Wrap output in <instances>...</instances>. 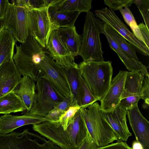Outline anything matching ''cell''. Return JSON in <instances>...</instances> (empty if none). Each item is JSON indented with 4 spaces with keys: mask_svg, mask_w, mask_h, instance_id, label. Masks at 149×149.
Returning a JSON list of instances; mask_svg holds the SVG:
<instances>
[{
    "mask_svg": "<svg viewBox=\"0 0 149 149\" xmlns=\"http://www.w3.org/2000/svg\"><path fill=\"white\" fill-rule=\"evenodd\" d=\"M32 129L62 149H78L89 134L80 109L64 125L47 121L33 125Z\"/></svg>",
    "mask_w": 149,
    "mask_h": 149,
    "instance_id": "6da1fadb",
    "label": "cell"
},
{
    "mask_svg": "<svg viewBox=\"0 0 149 149\" xmlns=\"http://www.w3.org/2000/svg\"><path fill=\"white\" fill-rule=\"evenodd\" d=\"M15 47L13 59L19 72L36 81L39 77L38 65L47 51L30 33L24 42L19 46L15 44Z\"/></svg>",
    "mask_w": 149,
    "mask_h": 149,
    "instance_id": "7a4b0ae2",
    "label": "cell"
},
{
    "mask_svg": "<svg viewBox=\"0 0 149 149\" xmlns=\"http://www.w3.org/2000/svg\"><path fill=\"white\" fill-rule=\"evenodd\" d=\"M78 65L81 76L93 95L100 101L110 86L113 74L111 61H82Z\"/></svg>",
    "mask_w": 149,
    "mask_h": 149,
    "instance_id": "3957f363",
    "label": "cell"
},
{
    "mask_svg": "<svg viewBox=\"0 0 149 149\" xmlns=\"http://www.w3.org/2000/svg\"><path fill=\"white\" fill-rule=\"evenodd\" d=\"M80 109L88 133L98 147L118 140L111 127L102 116L98 103L95 102L87 108Z\"/></svg>",
    "mask_w": 149,
    "mask_h": 149,
    "instance_id": "277c9868",
    "label": "cell"
},
{
    "mask_svg": "<svg viewBox=\"0 0 149 149\" xmlns=\"http://www.w3.org/2000/svg\"><path fill=\"white\" fill-rule=\"evenodd\" d=\"M95 18L91 11L87 13L85 16L79 54L84 62L104 61L100 38L101 33L95 22Z\"/></svg>",
    "mask_w": 149,
    "mask_h": 149,
    "instance_id": "5b68a950",
    "label": "cell"
},
{
    "mask_svg": "<svg viewBox=\"0 0 149 149\" xmlns=\"http://www.w3.org/2000/svg\"><path fill=\"white\" fill-rule=\"evenodd\" d=\"M0 149H62L46 138L26 129L22 132L0 134Z\"/></svg>",
    "mask_w": 149,
    "mask_h": 149,
    "instance_id": "8992f818",
    "label": "cell"
},
{
    "mask_svg": "<svg viewBox=\"0 0 149 149\" xmlns=\"http://www.w3.org/2000/svg\"><path fill=\"white\" fill-rule=\"evenodd\" d=\"M36 82L31 110L25 113L46 117L64 98L56 91L45 79L40 78Z\"/></svg>",
    "mask_w": 149,
    "mask_h": 149,
    "instance_id": "52a82bcc",
    "label": "cell"
},
{
    "mask_svg": "<svg viewBox=\"0 0 149 149\" xmlns=\"http://www.w3.org/2000/svg\"><path fill=\"white\" fill-rule=\"evenodd\" d=\"M3 27L11 33L16 42L23 43L30 33L29 10L9 2L3 20Z\"/></svg>",
    "mask_w": 149,
    "mask_h": 149,
    "instance_id": "ba28073f",
    "label": "cell"
},
{
    "mask_svg": "<svg viewBox=\"0 0 149 149\" xmlns=\"http://www.w3.org/2000/svg\"><path fill=\"white\" fill-rule=\"evenodd\" d=\"M39 77L46 79L56 91L63 98L71 95L68 81L62 67L46 52L45 56L38 65Z\"/></svg>",
    "mask_w": 149,
    "mask_h": 149,
    "instance_id": "9c48e42d",
    "label": "cell"
},
{
    "mask_svg": "<svg viewBox=\"0 0 149 149\" xmlns=\"http://www.w3.org/2000/svg\"><path fill=\"white\" fill-rule=\"evenodd\" d=\"M95 13V16L117 31L133 46L138 53L146 56H149V49L130 31L114 11L106 8L96 10Z\"/></svg>",
    "mask_w": 149,
    "mask_h": 149,
    "instance_id": "30bf717a",
    "label": "cell"
},
{
    "mask_svg": "<svg viewBox=\"0 0 149 149\" xmlns=\"http://www.w3.org/2000/svg\"><path fill=\"white\" fill-rule=\"evenodd\" d=\"M48 9L42 8L29 11L30 33L44 48L46 47L50 35Z\"/></svg>",
    "mask_w": 149,
    "mask_h": 149,
    "instance_id": "8fae6325",
    "label": "cell"
},
{
    "mask_svg": "<svg viewBox=\"0 0 149 149\" xmlns=\"http://www.w3.org/2000/svg\"><path fill=\"white\" fill-rule=\"evenodd\" d=\"M46 47L52 59L61 67L78 68L74 61L75 57L62 40L57 30L50 34Z\"/></svg>",
    "mask_w": 149,
    "mask_h": 149,
    "instance_id": "7c38bea8",
    "label": "cell"
},
{
    "mask_svg": "<svg viewBox=\"0 0 149 149\" xmlns=\"http://www.w3.org/2000/svg\"><path fill=\"white\" fill-rule=\"evenodd\" d=\"M127 71L120 70L111 79L110 87L105 94L100 100L101 111H111L119 105L123 91Z\"/></svg>",
    "mask_w": 149,
    "mask_h": 149,
    "instance_id": "4fadbf2b",
    "label": "cell"
},
{
    "mask_svg": "<svg viewBox=\"0 0 149 149\" xmlns=\"http://www.w3.org/2000/svg\"><path fill=\"white\" fill-rule=\"evenodd\" d=\"M126 113L136 140L143 149H149V121L142 114L138 105L126 110Z\"/></svg>",
    "mask_w": 149,
    "mask_h": 149,
    "instance_id": "5bb4252c",
    "label": "cell"
},
{
    "mask_svg": "<svg viewBox=\"0 0 149 149\" xmlns=\"http://www.w3.org/2000/svg\"><path fill=\"white\" fill-rule=\"evenodd\" d=\"M102 116L110 126L118 138L117 141L126 142L132 135L127 124L126 110L119 105L109 112L101 111Z\"/></svg>",
    "mask_w": 149,
    "mask_h": 149,
    "instance_id": "9a60e30c",
    "label": "cell"
},
{
    "mask_svg": "<svg viewBox=\"0 0 149 149\" xmlns=\"http://www.w3.org/2000/svg\"><path fill=\"white\" fill-rule=\"evenodd\" d=\"M47 121L46 117L26 113L21 116L4 114L0 116V134H8L23 126L38 124Z\"/></svg>",
    "mask_w": 149,
    "mask_h": 149,
    "instance_id": "2e32d148",
    "label": "cell"
},
{
    "mask_svg": "<svg viewBox=\"0 0 149 149\" xmlns=\"http://www.w3.org/2000/svg\"><path fill=\"white\" fill-rule=\"evenodd\" d=\"M13 58L0 66V99L13 91L22 77Z\"/></svg>",
    "mask_w": 149,
    "mask_h": 149,
    "instance_id": "e0dca14e",
    "label": "cell"
},
{
    "mask_svg": "<svg viewBox=\"0 0 149 149\" xmlns=\"http://www.w3.org/2000/svg\"><path fill=\"white\" fill-rule=\"evenodd\" d=\"M48 13L50 22V35L53 31L59 28L74 26L76 20L80 14L78 12L58 11L54 7L48 8Z\"/></svg>",
    "mask_w": 149,
    "mask_h": 149,
    "instance_id": "ac0fdd59",
    "label": "cell"
},
{
    "mask_svg": "<svg viewBox=\"0 0 149 149\" xmlns=\"http://www.w3.org/2000/svg\"><path fill=\"white\" fill-rule=\"evenodd\" d=\"M144 77V74L141 72L127 71L120 100L134 96H140L142 99Z\"/></svg>",
    "mask_w": 149,
    "mask_h": 149,
    "instance_id": "d6986e66",
    "label": "cell"
},
{
    "mask_svg": "<svg viewBox=\"0 0 149 149\" xmlns=\"http://www.w3.org/2000/svg\"><path fill=\"white\" fill-rule=\"evenodd\" d=\"M95 22L101 33H103L105 36L110 48L117 54L127 69L131 72H141V68L137 62L123 52L116 42L108 34L104 29L103 22L96 18H95Z\"/></svg>",
    "mask_w": 149,
    "mask_h": 149,
    "instance_id": "ffe728a7",
    "label": "cell"
},
{
    "mask_svg": "<svg viewBox=\"0 0 149 149\" xmlns=\"http://www.w3.org/2000/svg\"><path fill=\"white\" fill-rule=\"evenodd\" d=\"M62 68L69 84L71 95L80 107L84 92L79 67L67 69L62 67Z\"/></svg>",
    "mask_w": 149,
    "mask_h": 149,
    "instance_id": "44dd1931",
    "label": "cell"
},
{
    "mask_svg": "<svg viewBox=\"0 0 149 149\" xmlns=\"http://www.w3.org/2000/svg\"><path fill=\"white\" fill-rule=\"evenodd\" d=\"M36 82L27 76H23L20 83L13 91L23 102L26 111L25 113L31 110L35 93Z\"/></svg>",
    "mask_w": 149,
    "mask_h": 149,
    "instance_id": "7402d4cb",
    "label": "cell"
},
{
    "mask_svg": "<svg viewBox=\"0 0 149 149\" xmlns=\"http://www.w3.org/2000/svg\"><path fill=\"white\" fill-rule=\"evenodd\" d=\"M56 30L72 55L75 57L79 55L81 45V36L77 32L75 26L60 27Z\"/></svg>",
    "mask_w": 149,
    "mask_h": 149,
    "instance_id": "603a6c76",
    "label": "cell"
},
{
    "mask_svg": "<svg viewBox=\"0 0 149 149\" xmlns=\"http://www.w3.org/2000/svg\"><path fill=\"white\" fill-rule=\"evenodd\" d=\"M16 42L11 33L3 28L0 32V66L13 58Z\"/></svg>",
    "mask_w": 149,
    "mask_h": 149,
    "instance_id": "cb8c5ba5",
    "label": "cell"
},
{
    "mask_svg": "<svg viewBox=\"0 0 149 149\" xmlns=\"http://www.w3.org/2000/svg\"><path fill=\"white\" fill-rule=\"evenodd\" d=\"M25 111L26 109L22 99L14 91L0 99V114Z\"/></svg>",
    "mask_w": 149,
    "mask_h": 149,
    "instance_id": "d4e9b609",
    "label": "cell"
},
{
    "mask_svg": "<svg viewBox=\"0 0 149 149\" xmlns=\"http://www.w3.org/2000/svg\"><path fill=\"white\" fill-rule=\"evenodd\" d=\"M92 0H62L54 7L58 11L87 13L91 9Z\"/></svg>",
    "mask_w": 149,
    "mask_h": 149,
    "instance_id": "484cf974",
    "label": "cell"
},
{
    "mask_svg": "<svg viewBox=\"0 0 149 149\" xmlns=\"http://www.w3.org/2000/svg\"><path fill=\"white\" fill-rule=\"evenodd\" d=\"M104 28L109 36L116 42L120 49L130 57L138 63L140 61L136 54V50L133 46L128 43L125 39L115 29L103 22Z\"/></svg>",
    "mask_w": 149,
    "mask_h": 149,
    "instance_id": "4316f807",
    "label": "cell"
},
{
    "mask_svg": "<svg viewBox=\"0 0 149 149\" xmlns=\"http://www.w3.org/2000/svg\"><path fill=\"white\" fill-rule=\"evenodd\" d=\"M74 106L79 107L74 99L73 96L71 95L65 97L46 117L49 121L58 120L70 107Z\"/></svg>",
    "mask_w": 149,
    "mask_h": 149,
    "instance_id": "83f0119b",
    "label": "cell"
},
{
    "mask_svg": "<svg viewBox=\"0 0 149 149\" xmlns=\"http://www.w3.org/2000/svg\"><path fill=\"white\" fill-rule=\"evenodd\" d=\"M119 10L125 22L131 29L133 34L139 40L145 44L138 25L129 7H126Z\"/></svg>",
    "mask_w": 149,
    "mask_h": 149,
    "instance_id": "f1b7e54d",
    "label": "cell"
},
{
    "mask_svg": "<svg viewBox=\"0 0 149 149\" xmlns=\"http://www.w3.org/2000/svg\"><path fill=\"white\" fill-rule=\"evenodd\" d=\"M80 79L84 92L80 108H87L95 102L98 100L93 95L84 80L81 76Z\"/></svg>",
    "mask_w": 149,
    "mask_h": 149,
    "instance_id": "f546056e",
    "label": "cell"
},
{
    "mask_svg": "<svg viewBox=\"0 0 149 149\" xmlns=\"http://www.w3.org/2000/svg\"><path fill=\"white\" fill-rule=\"evenodd\" d=\"M133 3L137 6L143 17L145 25L149 30V0H134Z\"/></svg>",
    "mask_w": 149,
    "mask_h": 149,
    "instance_id": "4dcf8cb0",
    "label": "cell"
},
{
    "mask_svg": "<svg viewBox=\"0 0 149 149\" xmlns=\"http://www.w3.org/2000/svg\"><path fill=\"white\" fill-rule=\"evenodd\" d=\"M134 0H104V4L109 8L114 10H119L123 7H130Z\"/></svg>",
    "mask_w": 149,
    "mask_h": 149,
    "instance_id": "1f68e13d",
    "label": "cell"
},
{
    "mask_svg": "<svg viewBox=\"0 0 149 149\" xmlns=\"http://www.w3.org/2000/svg\"><path fill=\"white\" fill-rule=\"evenodd\" d=\"M141 97L139 96H130L120 100L119 105L126 110L131 109L137 105Z\"/></svg>",
    "mask_w": 149,
    "mask_h": 149,
    "instance_id": "d6a6232c",
    "label": "cell"
},
{
    "mask_svg": "<svg viewBox=\"0 0 149 149\" xmlns=\"http://www.w3.org/2000/svg\"><path fill=\"white\" fill-rule=\"evenodd\" d=\"M80 108V107L77 106L70 107L58 120L59 123L61 125H63L67 123L69 120L74 116L76 113Z\"/></svg>",
    "mask_w": 149,
    "mask_h": 149,
    "instance_id": "836d02e7",
    "label": "cell"
},
{
    "mask_svg": "<svg viewBox=\"0 0 149 149\" xmlns=\"http://www.w3.org/2000/svg\"><path fill=\"white\" fill-rule=\"evenodd\" d=\"M97 149H132L125 142L117 141L115 143L108 144L105 146L99 147Z\"/></svg>",
    "mask_w": 149,
    "mask_h": 149,
    "instance_id": "e575fe53",
    "label": "cell"
},
{
    "mask_svg": "<svg viewBox=\"0 0 149 149\" xmlns=\"http://www.w3.org/2000/svg\"><path fill=\"white\" fill-rule=\"evenodd\" d=\"M144 76V84L143 85L142 91V98L145 101V103L148 106L149 104V75H146Z\"/></svg>",
    "mask_w": 149,
    "mask_h": 149,
    "instance_id": "d590c367",
    "label": "cell"
},
{
    "mask_svg": "<svg viewBox=\"0 0 149 149\" xmlns=\"http://www.w3.org/2000/svg\"><path fill=\"white\" fill-rule=\"evenodd\" d=\"M98 147L89 134L83 141L78 149H97Z\"/></svg>",
    "mask_w": 149,
    "mask_h": 149,
    "instance_id": "8d00e7d4",
    "label": "cell"
},
{
    "mask_svg": "<svg viewBox=\"0 0 149 149\" xmlns=\"http://www.w3.org/2000/svg\"><path fill=\"white\" fill-rule=\"evenodd\" d=\"M144 43L147 48L149 49V30L143 23L138 25Z\"/></svg>",
    "mask_w": 149,
    "mask_h": 149,
    "instance_id": "74e56055",
    "label": "cell"
},
{
    "mask_svg": "<svg viewBox=\"0 0 149 149\" xmlns=\"http://www.w3.org/2000/svg\"><path fill=\"white\" fill-rule=\"evenodd\" d=\"M8 0H0V21L4 18L8 3Z\"/></svg>",
    "mask_w": 149,
    "mask_h": 149,
    "instance_id": "f35d334b",
    "label": "cell"
},
{
    "mask_svg": "<svg viewBox=\"0 0 149 149\" xmlns=\"http://www.w3.org/2000/svg\"><path fill=\"white\" fill-rule=\"evenodd\" d=\"M44 7L49 8L51 7H55L62 0H43Z\"/></svg>",
    "mask_w": 149,
    "mask_h": 149,
    "instance_id": "ab89813d",
    "label": "cell"
},
{
    "mask_svg": "<svg viewBox=\"0 0 149 149\" xmlns=\"http://www.w3.org/2000/svg\"><path fill=\"white\" fill-rule=\"evenodd\" d=\"M132 149H143L141 144L136 140L133 141L132 143Z\"/></svg>",
    "mask_w": 149,
    "mask_h": 149,
    "instance_id": "60d3db41",
    "label": "cell"
},
{
    "mask_svg": "<svg viewBox=\"0 0 149 149\" xmlns=\"http://www.w3.org/2000/svg\"><path fill=\"white\" fill-rule=\"evenodd\" d=\"M3 20L0 21V32L3 28Z\"/></svg>",
    "mask_w": 149,
    "mask_h": 149,
    "instance_id": "b9f144b4",
    "label": "cell"
}]
</instances>
